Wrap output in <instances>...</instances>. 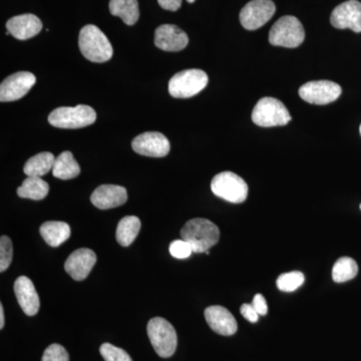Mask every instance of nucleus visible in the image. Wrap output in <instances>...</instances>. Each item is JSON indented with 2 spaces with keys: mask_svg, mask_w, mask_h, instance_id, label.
I'll return each mask as SVG.
<instances>
[{
  "mask_svg": "<svg viewBox=\"0 0 361 361\" xmlns=\"http://www.w3.org/2000/svg\"><path fill=\"white\" fill-rule=\"evenodd\" d=\"M97 120L94 109L85 104L77 106H61L49 114V122L59 129H80L92 125Z\"/></svg>",
  "mask_w": 361,
  "mask_h": 361,
  "instance_id": "nucleus-3",
  "label": "nucleus"
},
{
  "mask_svg": "<svg viewBox=\"0 0 361 361\" xmlns=\"http://www.w3.org/2000/svg\"><path fill=\"white\" fill-rule=\"evenodd\" d=\"M206 322L216 334L231 336L238 329L236 319L229 310L223 306H210L205 310Z\"/></svg>",
  "mask_w": 361,
  "mask_h": 361,
  "instance_id": "nucleus-17",
  "label": "nucleus"
},
{
  "mask_svg": "<svg viewBox=\"0 0 361 361\" xmlns=\"http://www.w3.org/2000/svg\"><path fill=\"white\" fill-rule=\"evenodd\" d=\"M357 263L350 257H341L332 268V279L336 283H343L353 279L357 275Z\"/></svg>",
  "mask_w": 361,
  "mask_h": 361,
  "instance_id": "nucleus-26",
  "label": "nucleus"
},
{
  "mask_svg": "<svg viewBox=\"0 0 361 361\" xmlns=\"http://www.w3.org/2000/svg\"><path fill=\"white\" fill-rule=\"evenodd\" d=\"M128 200L127 190L118 185H102L90 196L92 205L101 210L116 208Z\"/></svg>",
  "mask_w": 361,
  "mask_h": 361,
  "instance_id": "nucleus-16",
  "label": "nucleus"
},
{
  "mask_svg": "<svg viewBox=\"0 0 361 361\" xmlns=\"http://www.w3.org/2000/svg\"><path fill=\"white\" fill-rule=\"evenodd\" d=\"M78 47L82 56L92 63H106L113 56L110 40L96 25H89L82 28Z\"/></svg>",
  "mask_w": 361,
  "mask_h": 361,
  "instance_id": "nucleus-2",
  "label": "nucleus"
},
{
  "mask_svg": "<svg viewBox=\"0 0 361 361\" xmlns=\"http://www.w3.org/2000/svg\"><path fill=\"white\" fill-rule=\"evenodd\" d=\"M360 209H361V205H360Z\"/></svg>",
  "mask_w": 361,
  "mask_h": 361,
  "instance_id": "nucleus-38",
  "label": "nucleus"
},
{
  "mask_svg": "<svg viewBox=\"0 0 361 361\" xmlns=\"http://www.w3.org/2000/svg\"><path fill=\"white\" fill-rule=\"evenodd\" d=\"M97 262V255L89 248H80L73 251L66 259V273L75 281L85 279Z\"/></svg>",
  "mask_w": 361,
  "mask_h": 361,
  "instance_id": "nucleus-14",
  "label": "nucleus"
},
{
  "mask_svg": "<svg viewBox=\"0 0 361 361\" xmlns=\"http://www.w3.org/2000/svg\"><path fill=\"white\" fill-rule=\"evenodd\" d=\"M211 190L214 195L230 203H243L248 197V185L240 176L232 172L216 175L211 183Z\"/></svg>",
  "mask_w": 361,
  "mask_h": 361,
  "instance_id": "nucleus-8",
  "label": "nucleus"
},
{
  "mask_svg": "<svg viewBox=\"0 0 361 361\" xmlns=\"http://www.w3.org/2000/svg\"><path fill=\"white\" fill-rule=\"evenodd\" d=\"M252 305H253V307L255 308L256 311H257L259 316H264L267 314V302H266L264 296H263L262 294H256L255 297H254Z\"/></svg>",
  "mask_w": 361,
  "mask_h": 361,
  "instance_id": "nucleus-33",
  "label": "nucleus"
},
{
  "mask_svg": "<svg viewBox=\"0 0 361 361\" xmlns=\"http://www.w3.org/2000/svg\"><path fill=\"white\" fill-rule=\"evenodd\" d=\"M360 135H361V126H360Z\"/></svg>",
  "mask_w": 361,
  "mask_h": 361,
  "instance_id": "nucleus-37",
  "label": "nucleus"
},
{
  "mask_svg": "<svg viewBox=\"0 0 361 361\" xmlns=\"http://www.w3.org/2000/svg\"><path fill=\"white\" fill-rule=\"evenodd\" d=\"M141 220L135 216H126L118 222L116 238L120 245L129 247L141 230Z\"/></svg>",
  "mask_w": 361,
  "mask_h": 361,
  "instance_id": "nucleus-22",
  "label": "nucleus"
},
{
  "mask_svg": "<svg viewBox=\"0 0 361 361\" xmlns=\"http://www.w3.org/2000/svg\"><path fill=\"white\" fill-rule=\"evenodd\" d=\"M56 158L49 152H42L26 161L23 172L27 177H40L52 170Z\"/></svg>",
  "mask_w": 361,
  "mask_h": 361,
  "instance_id": "nucleus-24",
  "label": "nucleus"
},
{
  "mask_svg": "<svg viewBox=\"0 0 361 361\" xmlns=\"http://www.w3.org/2000/svg\"><path fill=\"white\" fill-rule=\"evenodd\" d=\"M4 327V310L2 304H0V329Z\"/></svg>",
  "mask_w": 361,
  "mask_h": 361,
  "instance_id": "nucleus-35",
  "label": "nucleus"
},
{
  "mask_svg": "<svg viewBox=\"0 0 361 361\" xmlns=\"http://www.w3.org/2000/svg\"><path fill=\"white\" fill-rule=\"evenodd\" d=\"M132 148L139 155L163 158L170 152V142L158 132H147L137 135L132 142Z\"/></svg>",
  "mask_w": 361,
  "mask_h": 361,
  "instance_id": "nucleus-12",
  "label": "nucleus"
},
{
  "mask_svg": "<svg viewBox=\"0 0 361 361\" xmlns=\"http://www.w3.org/2000/svg\"><path fill=\"white\" fill-rule=\"evenodd\" d=\"M13 242L7 236L0 238V272H4L13 261Z\"/></svg>",
  "mask_w": 361,
  "mask_h": 361,
  "instance_id": "nucleus-29",
  "label": "nucleus"
},
{
  "mask_svg": "<svg viewBox=\"0 0 361 361\" xmlns=\"http://www.w3.org/2000/svg\"><path fill=\"white\" fill-rule=\"evenodd\" d=\"M208 80V75L201 70L179 71L169 82V92L173 97L188 99L205 89Z\"/></svg>",
  "mask_w": 361,
  "mask_h": 361,
  "instance_id": "nucleus-7",
  "label": "nucleus"
},
{
  "mask_svg": "<svg viewBox=\"0 0 361 361\" xmlns=\"http://www.w3.org/2000/svg\"><path fill=\"white\" fill-rule=\"evenodd\" d=\"M14 293L21 310L26 315L33 316L39 310V297L32 280L26 276L18 277L14 282Z\"/></svg>",
  "mask_w": 361,
  "mask_h": 361,
  "instance_id": "nucleus-18",
  "label": "nucleus"
},
{
  "mask_svg": "<svg viewBox=\"0 0 361 361\" xmlns=\"http://www.w3.org/2000/svg\"><path fill=\"white\" fill-rule=\"evenodd\" d=\"M99 353L104 361H133L127 351L111 343H104L101 345Z\"/></svg>",
  "mask_w": 361,
  "mask_h": 361,
  "instance_id": "nucleus-28",
  "label": "nucleus"
},
{
  "mask_svg": "<svg viewBox=\"0 0 361 361\" xmlns=\"http://www.w3.org/2000/svg\"><path fill=\"white\" fill-rule=\"evenodd\" d=\"M6 28L16 39L26 40L39 35L42 30V23L35 14H21L7 21Z\"/></svg>",
  "mask_w": 361,
  "mask_h": 361,
  "instance_id": "nucleus-19",
  "label": "nucleus"
},
{
  "mask_svg": "<svg viewBox=\"0 0 361 361\" xmlns=\"http://www.w3.org/2000/svg\"><path fill=\"white\" fill-rule=\"evenodd\" d=\"M252 121L259 127H281L290 122L291 116L279 99L263 97L252 111Z\"/></svg>",
  "mask_w": 361,
  "mask_h": 361,
  "instance_id": "nucleus-5",
  "label": "nucleus"
},
{
  "mask_svg": "<svg viewBox=\"0 0 361 361\" xmlns=\"http://www.w3.org/2000/svg\"><path fill=\"white\" fill-rule=\"evenodd\" d=\"M188 2H189V4H193V2H195V0H187Z\"/></svg>",
  "mask_w": 361,
  "mask_h": 361,
  "instance_id": "nucleus-36",
  "label": "nucleus"
},
{
  "mask_svg": "<svg viewBox=\"0 0 361 361\" xmlns=\"http://www.w3.org/2000/svg\"><path fill=\"white\" fill-rule=\"evenodd\" d=\"M80 174V167L71 152L66 151L54 161L52 175L61 180L75 179Z\"/></svg>",
  "mask_w": 361,
  "mask_h": 361,
  "instance_id": "nucleus-21",
  "label": "nucleus"
},
{
  "mask_svg": "<svg viewBox=\"0 0 361 361\" xmlns=\"http://www.w3.org/2000/svg\"><path fill=\"white\" fill-rule=\"evenodd\" d=\"M110 11L113 16L122 18L128 25H134L140 18L137 0H111Z\"/></svg>",
  "mask_w": 361,
  "mask_h": 361,
  "instance_id": "nucleus-23",
  "label": "nucleus"
},
{
  "mask_svg": "<svg viewBox=\"0 0 361 361\" xmlns=\"http://www.w3.org/2000/svg\"><path fill=\"white\" fill-rule=\"evenodd\" d=\"M158 2L165 11H177L182 6V0H158Z\"/></svg>",
  "mask_w": 361,
  "mask_h": 361,
  "instance_id": "nucleus-34",
  "label": "nucleus"
},
{
  "mask_svg": "<svg viewBox=\"0 0 361 361\" xmlns=\"http://www.w3.org/2000/svg\"><path fill=\"white\" fill-rule=\"evenodd\" d=\"M341 85L330 80H314L299 89L303 101L312 104H327L336 101L341 94Z\"/></svg>",
  "mask_w": 361,
  "mask_h": 361,
  "instance_id": "nucleus-10",
  "label": "nucleus"
},
{
  "mask_svg": "<svg viewBox=\"0 0 361 361\" xmlns=\"http://www.w3.org/2000/svg\"><path fill=\"white\" fill-rule=\"evenodd\" d=\"M180 237L190 243L194 253H206L219 241L220 230L210 220L195 218L182 228Z\"/></svg>",
  "mask_w": 361,
  "mask_h": 361,
  "instance_id": "nucleus-1",
  "label": "nucleus"
},
{
  "mask_svg": "<svg viewBox=\"0 0 361 361\" xmlns=\"http://www.w3.org/2000/svg\"><path fill=\"white\" fill-rule=\"evenodd\" d=\"M169 250H170L171 255L177 259L189 258L192 253H194L192 246L184 239L173 241Z\"/></svg>",
  "mask_w": 361,
  "mask_h": 361,
  "instance_id": "nucleus-31",
  "label": "nucleus"
},
{
  "mask_svg": "<svg viewBox=\"0 0 361 361\" xmlns=\"http://www.w3.org/2000/svg\"><path fill=\"white\" fill-rule=\"evenodd\" d=\"M149 341L161 357L168 358L177 349L178 337L174 326L161 317L152 318L147 326Z\"/></svg>",
  "mask_w": 361,
  "mask_h": 361,
  "instance_id": "nucleus-4",
  "label": "nucleus"
},
{
  "mask_svg": "<svg viewBox=\"0 0 361 361\" xmlns=\"http://www.w3.org/2000/svg\"><path fill=\"white\" fill-rule=\"evenodd\" d=\"M189 44V37L184 30L177 25H163L155 32L157 47L165 51H180Z\"/></svg>",
  "mask_w": 361,
  "mask_h": 361,
  "instance_id": "nucleus-15",
  "label": "nucleus"
},
{
  "mask_svg": "<svg viewBox=\"0 0 361 361\" xmlns=\"http://www.w3.org/2000/svg\"><path fill=\"white\" fill-rule=\"evenodd\" d=\"M241 314L249 322L255 323L258 322L259 314L252 304H243L240 308Z\"/></svg>",
  "mask_w": 361,
  "mask_h": 361,
  "instance_id": "nucleus-32",
  "label": "nucleus"
},
{
  "mask_svg": "<svg viewBox=\"0 0 361 361\" xmlns=\"http://www.w3.org/2000/svg\"><path fill=\"white\" fill-rule=\"evenodd\" d=\"M40 235L49 246L59 247L71 237V227L68 223L61 221H49L40 226Z\"/></svg>",
  "mask_w": 361,
  "mask_h": 361,
  "instance_id": "nucleus-20",
  "label": "nucleus"
},
{
  "mask_svg": "<svg viewBox=\"0 0 361 361\" xmlns=\"http://www.w3.org/2000/svg\"><path fill=\"white\" fill-rule=\"evenodd\" d=\"M49 186L40 177H27L23 180V185L18 189V195L20 198L40 201L47 196Z\"/></svg>",
  "mask_w": 361,
  "mask_h": 361,
  "instance_id": "nucleus-25",
  "label": "nucleus"
},
{
  "mask_svg": "<svg viewBox=\"0 0 361 361\" xmlns=\"http://www.w3.org/2000/svg\"><path fill=\"white\" fill-rule=\"evenodd\" d=\"M330 23L338 30L361 32V4L357 0H348L334 8Z\"/></svg>",
  "mask_w": 361,
  "mask_h": 361,
  "instance_id": "nucleus-13",
  "label": "nucleus"
},
{
  "mask_svg": "<svg viewBox=\"0 0 361 361\" xmlns=\"http://www.w3.org/2000/svg\"><path fill=\"white\" fill-rule=\"evenodd\" d=\"M37 78L30 71H18L6 78L0 85V101L2 103L18 101L32 90Z\"/></svg>",
  "mask_w": 361,
  "mask_h": 361,
  "instance_id": "nucleus-11",
  "label": "nucleus"
},
{
  "mask_svg": "<svg viewBox=\"0 0 361 361\" xmlns=\"http://www.w3.org/2000/svg\"><path fill=\"white\" fill-rule=\"evenodd\" d=\"M276 7L272 0H252L242 8L240 23L247 30H256L274 16Z\"/></svg>",
  "mask_w": 361,
  "mask_h": 361,
  "instance_id": "nucleus-9",
  "label": "nucleus"
},
{
  "mask_svg": "<svg viewBox=\"0 0 361 361\" xmlns=\"http://www.w3.org/2000/svg\"><path fill=\"white\" fill-rule=\"evenodd\" d=\"M305 32L302 23L295 16H286L274 23L269 32V42L274 47L295 49L302 44Z\"/></svg>",
  "mask_w": 361,
  "mask_h": 361,
  "instance_id": "nucleus-6",
  "label": "nucleus"
},
{
  "mask_svg": "<svg viewBox=\"0 0 361 361\" xmlns=\"http://www.w3.org/2000/svg\"><path fill=\"white\" fill-rule=\"evenodd\" d=\"M304 275L299 271H292V272L284 273L280 275L277 279V287L283 292H293L297 290L299 287L302 286L304 283Z\"/></svg>",
  "mask_w": 361,
  "mask_h": 361,
  "instance_id": "nucleus-27",
  "label": "nucleus"
},
{
  "mask_svg": "<svg viewBox=\"0 0 361 361\" xmlns=\"http://www.w3.org/2000/svg\"><path fill=\"white\" fill-rule=\"evenodd\" d=\"M42 361H70V355L63 345L54 343L45 349Z\"/></svg>",
  "mask_w": 361,
  "mask_h": 361,
  "instance_id": "nucleus-30",
  "label": "nucleus"
}]
</instances>
